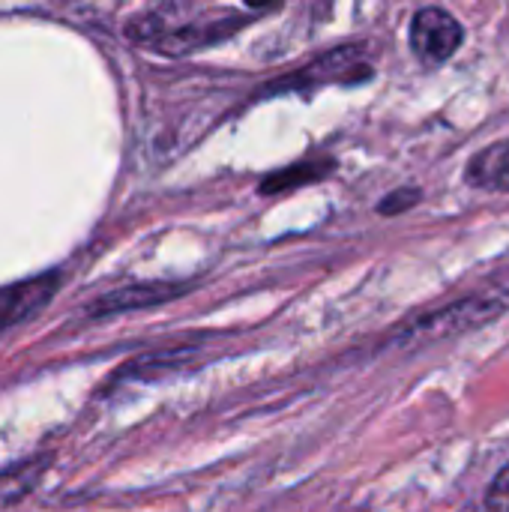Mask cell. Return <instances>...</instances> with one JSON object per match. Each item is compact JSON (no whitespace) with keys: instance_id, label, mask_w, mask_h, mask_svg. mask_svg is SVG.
I'll return each mask as SVG.
<instances>
[{"instance_id":"obj_1","label":"cell","mask_w":509,"mask_h":512,"mask_svg":"<svg viewBox=\"0 0 509 512\" xmlns=\"http://www.w3.org/2000/svg\"><path fill=\"white\" fill-rule=\"evenodd\" d=\"M509 312V267L501 270L495 279H489L486 285H480L474 294L435 309L423 318H417L408 330L405 339L411 342H438V339H450L468 330H477L495 318H501Z\"/></svg>"},{"instance_id":"obj_2","label":"cell","mask_w":509,"mask_h":512,"mask_svg":"<svg viewBox=\"0 0 509 512\" xmlns=\"http://www.w3.org/2000/svg\"><path fill=\"white\" fill-rule=\"evenodd\" d=\"M465 39V30L456 15H450L441 6H423L411 18V48L414 54L429 63H447Z\"/></svg>"},{"instance_id":"obj_3","label":"cell","mask_w":509,"mask_h":512,"mask_svg":"<svg viewBox=\"0 0 509 512\" xmlns=\"http://www.w3.org/2000/svg\"><path fill=\"white\" fill-rule=\"evenodd\" d=\"M57 291V276L45 273L27 282H15L9 288L0 291V333L33 318Z\"/></svg>"},{"instance_id":"obj_4","label":"cell","mask_w":509,"mask_h":512,"mask_svg":"<svg viewBox=\"0 0 509 512\" xmlns=\"http://www.w3.org/2000/svg\"><path fill=\"white\" fill-rule=\"evenodd\" d=\"M372 75V66L363 60V54L357 48H339L324 54L321 60H315L312 66L300 69V75L294 78L297 87H321V84H351V81H363Z\"/></svg>"},{"instance_id":"obj_5","label":"cell","mask_w":509,"mask_h":512,"mask_svg":"<svg viewBox=\"0 0 509 512\" xmlns=\"http://www.w3.org/2000/svg\"><path fill=\"white\" fill-rule=\"evenodd\" d=\"M186 291V285H174V282H147V285H129V288H117L111 294H102L93 306L90 315H120V312H135V309H147V306H159L168 303L174 297H180Z\"/></svg>"},{"instance_id":"obj_6","label":"cell","mask_w":509,"mask_h":512,"mask_svg":"<svg viewBox=\"0 0 509 512\" xmlns=\"http://www.w3.org/2000/svg\"><path fill=\"white\" fill-rule=\"evenodd\" d=\"M240 24H243V21H240V18H234V15L219 18V21H198V24H186V27H180V30H174V33L162 36V39H159V45H162V51H168V54H186V51H195V48H204V45H210V42H216V39L231 36Z\"/></svg>"},{"instance_id":"obj_7","label":"cell","mask_w":509,"mask_h":512,"mask_svg":"<svg viewBox=\"0 0 509 512\" xmlns=\"http://www.w3.org/2000/svg\"><path fill=\"white\" fill-rule=\"evenodd\" d=\"M468 177H471L474 183H480V186L509 192V141L495 144V147H489L486 153H480V156L471 162Z\"/></svg>"},{"instance_id":"obj_8","label":"cell","mask_w":509,"mask_h":512,"mask_svg":"<svg viewBox=\"0 0 509 512\" xmlns=\"http://www.w3.org/2000/svg\"><path fill=\"white\" fill-rule=\"evenodd\" d=\"M39 465L42 462H33V465H21L15 471L0 474V504H15L18 498H24L36 486V480L42 474Z\"/></svg>"},{"instance_id":"obj_9","label":"cell","mask_w":509,"mask_h":512,"mask_svg":"<svg viewBox=\"0 0 509 512\" xmlns=\"http://www.w3.org/2000/svg\"><path fill=\"white\" fill-rule=\"evenodd\" d=\"M480 512H509V465L498 474V480L492 483L486 507Z\"/></svg>"},{"instance_id":"obj_10","label":"cell","mask_w":509,"mask_h":512,"mask_svg":"<svg viewBox=\"0 0 509 512\" xmlns=\"http://www.w3.org/2000/svg\"><path fill=\"white\" fill-rule=\"evenodd\" d=\"M420 201V192L417 189H399V192H393V195H387L384 201H381V213H387V216H393V213H402V210H408V207H414Z\"/></svg>"},{"instance_id":"obj_11","label":"cell","mask_w":509,"mask_h":512,"mask_svg":"<svg viewBox=\"0 0 509 512\" xmlns=\"http://www.w3.org/2000/svg\"><path fill=\"white\" fill-rule=\"evenodd\" d=\"M276 3H282V0H246V6H255V9H261V6H276Z\"/></svg>"},{"instance_id":"obj_12","label":"cell","mask_w":509,"mask_h":512,"mask_svg":"<svg viewBox=\"0 0 509 512\" xmlns=\"http://www.w3.org/2000/svg\"><path fill=\"white\" fill-rule=\"evenodd\" d=\"M465 512H480V510H465Z\"/></svg>"}]
</instances>
